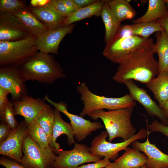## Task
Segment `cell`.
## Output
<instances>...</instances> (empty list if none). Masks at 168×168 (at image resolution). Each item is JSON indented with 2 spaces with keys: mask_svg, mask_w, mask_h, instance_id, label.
<instances>
[{
  "mask_svg": "<svg viewBox=\"0 0 168 168\" xmlns=\"http://www.w3.org/2000/svg\"><path fill=\"white\" fill-rule=\"evenodd\" d=\"M153 45L134 53L127 61L119 64L113 79L120 83L132 80L146 84L155 78L159 71L158 62L154 58Z\"/></svg>",
  "mask_w": 168,
  "mask_h": 168,
  "instance_id": "6da1fadb",
  "label": "cell"
},
{
  "mask_svg": "<svg viewBox=\"0 0 168 168\" xmlns=\"http://www.w3.org/2000/svg\"><path fill=\"white\" fill-rule=\"evenodd\" d=\"M25 81L51 84L65 74L53 56L39 51L18 66Z\"/></svg>",
  "mask_w": 168,
  "mask_h": 168,
  "instance_id": "7a4b0ae2",
  "label": "cell"
},
{
  "mask_svg": "<svg viewBox=\"0 0 168 168\" xmlns=\"http://www.w3.org/2000/svg\"><path fill=\"white\" fill-rule=\"evenodd\" d=\"M133 110V108L108 111L99 110L93 111L88 116L94 120H102L109 134V142L117 138L125 141L136 134V129L131 120Z\"/></svg>",
  "mask_w": 168,
  "mask_h": 168,
  "instance_id": "3957f363",
  "label": "cell"
},
{
  "mask_svg": "<svg viewBox=\"0 0 168 168\" xmlns=\"http://www.w3.org/2000/svg\"><path fill=\"white\" fill-rule=\"evenodd\" d=\"M77 90L80 95V99L84 105L80 115L82 117L88 115L93 111L104 110H114L128 108H134L137 105L129 94L118 98L106 97L92 93L86 83H81L77 87Z\"/></svg>",
  "mask_w": 168,
  "mask_h": 168,
  "instance_id": "277c9868",
  "label": "cell"
},
{
  "mask_svg": "<svg viewBox=\"0 0 168 168\" xmlns=\"http://www.w3.org/2000/svg\"><path fill=\"white\" fill-rule=\"evenodd\" d=\"M153 40L139 36H115L107 44L103 54L111 62L120 64L127 61L134 53L152 46Z\"/></svg>",
  "mask_w": 168,
  "mask_h": 168,
  "instance_id": "5b68a950",
  "label": "cell"
},
{
  "mask_svg": "<svg viewBox=\"0 0 168 168\" xmlns=\"http://www.w3.org/2000/svg\"><path fill=\"white\" fill-rule=\"evenodd\" d=\"M37 38L32 35L16 41H0V66L18 67L38 52Z\"/></svg>",
  "mask_w": 168,
  "mask_h": 168,
  "instance_id": "8992f818",
  "label": "cell"
},
{
  "mask_svg": "<svg viewBox=\"0 0 168 168\" xmlns=\"http://www.w3.org/2000/svg\"><path fill=\"white\" fill-rule=\"evenodd\" d=\"M149 130L141 129L134 135L129 139L119 143H113L106 141L109 134L106 131H102L92 140L89 149L91 153L109 160L115 159L119 152L125 149L134 141L147 137Z\"/></svg>",
  "mask_w": 168,
  "mask_h": 168,
  "instance_id": "52a82bcc",
  "label": "cell"
},
{
  "mask_svg": "<svg viewBox=\"0 0 168 168\" xmlns=\"http://www.w3.org/2000/svg\"><path fill=\"white\" fill-rule=\"evenodd\" d=\"M21 164L27 168H52L56 156L54 150L41 147L28 134L22 147Z\"/></svg>",
  "mask_w": 168,
  "mask_h": 168,
  "instance_id": "ba28073f",
  "label": "cell"
},
{
  "mask_svg": "<svg viewBox=\"0 0 168 168\" xmlns=\"http://www.w3.org/2000/svg\"><path fill=\"white\" fill-rule=\"evenodd\" d=\"M56 156L52 168H77L84 163L96 162L102 157L92 154L89 147L84 144L77 143L72 150H62Z\"/></svg>",
  "mask_w": 168,
  "mask_h": 168,
  "instance_id": "9c48e42d",
  "label": "cell"
},
{
  "mask_svg": "<svg viewBox=\"0 0 168 168\" xmlns=\"http://www.w3.org/2000/svg\"><path fill=\"white\" fill-rule=\"evenodd\" d=\"M44 99L68 118L74 131V137L78 141H83L92 132L103 127L99 121L91 122L80 115L70 113L67 110L66 104L63 102H55L50 100L47 95Z\"/></svg>",
  "mask_w": 168,
  "mask_h": 168,
  "instance_id": "30bf717a",
  "label": "cell"
},
{
  "mask_svg": "<svg viewBox=\"0 0 168 168\" xmlns=\"http://www.w3.org/2000/svg\"><path fill=\"white\" fill-rule=\"evenodd\" d=\"M28 134L27 124L24 120L12 130L5 140L0 143V154L20 163L23 156V143Z\"/></svg>",
  "mask_w": 168,
  "mask_h": 168,
  "instance_id": "8fae6325",
  "label": "cell"
},
{
  "mask_svg": "<svg viewBox=\"0 0 168 168\" xmlns=\"http://www.w3.org/2000/svg\"><path fill=\"white\" fill-rule=\"evenodd\" d=\"M0 87L11 95L13 100L28 95V90L18 67L0 66Z\"/></svg>",
  "mask_w": 168,
  "mask_h": 168,
  "instance_id": "7c38bea8",
  "label": "cell"
},
{
  "mask_svg": "<svg viewBox=\"0 0 168 168\" xmlns=\"http://www.w3.org/2000/svg\"><path fill=\"white\" fill-rule=\"evenodd\" d=\"M32 35L14 16L0 12V41H16Z\"/></svg>",
  "mask_w": 168,
  "mask_h": 168,
  "instance_id": "4fadbf2b",
  "label": "cell"
},
{
  "mask_svg": "<svg viewBox=\"0 0 168 168\" xmlns=\"http://www.w3.org/2000/svg\"><path fill=\"white\" fill-rule=\"evenodd\" d=\"M45 101L44 99L35 98L28 95L18 100H13L15 115L23 116L27 125L35 121L44 111L51 106Z\"/></svg>",
  "mask_w": 168,
  "mask_h": 168,
  "instance_id": "5bb4252c",
  "label": "cell"
},
{
  "mask_svg": "<svg viewBox=\"0 0 168 168\" xmlns=\"http://www.w3.org/2000/svg\"><path fill=\"white\" fill-rule=\"evenodd\" d=\"M124 84L132 99L139 103L151 117H157L164 124L168 125V117L163 113L159 105L153 100L145 89L137 86L132 80L125 81Z\"/></svg>",
  "mask_w": 168,
  "mask_h": 168,
  "instance_id": "9a60e30c",
  "label": "cell"
},
{
  "mask_svg": "<svg viewBox=\"0 0 168 168\" xmlns=\"http://www.w3.org/2000/svg\"><path fill=\"white\" fill-rule=\"evenodd\" d=\"M75 24L60 27L49 30L46 33L37 38L36 46L39 51L57 54L60 42L67 34L71 33Z\"/></svg>",
  "mask_w": 168,
  "mask_h": 168,
  "instance_id": "2e32d148",
  "label": "cell"
},
{
  "mask_svg": "<svg viewBox=\"0 0 168 168\" xmlns=\"http://www.w3.org/2000/svg\"><path fill=\"white\" fill-rule=\"evenodd\" d=\"M150 133L149 131L146 141L141 142L136 140L131 143L132 146L146 156L147 161L145 166L147 168H168V154L151 143L149 139Z\"/></svg>",
  "mask_w": 168,
  "mask_h": 168,
  "instance_id": "e0dca14e",
  "label": "cell"
},
{
  "mask_svg": "<svg viewBox=\"0 0 168 168\" xmlns=\"http://www.w3.org/2000/svg\"><path fill=\"white\" fill-rule=\"evenodd\" d=\"M29 10L45 25L49 30L64 26L67 17L58 13L46 2L43 5L29 6Z\"/></svg>",
  "mask_w": 168,
  "mask_h": 168,
  "instance_id": "ac0fdd59",
  "label": "cell"
},
{
  "mask_svg": "<svg viewBox=\"0 0 168 168\" xmlns=\"http://www.w3.org/2000/svg\"><path fill=\"white\" fill-rule=\"evenodd\" d=\"M54 111V122L49 146L54 149L55 154H58L62 149H60L59 143L56 142L57 138L62 134L66 135L68 144L71 146L75 143L74 139V133L71 123L66 122L62 118L60 112L55 108Z\"/></svg>",
  "mask_w": 168,
  "mask_h": 168,
  "instance_id": "d6986e66",
  "label": "cell"
},
{
  "mask_svg": "<svg viewBox=\"0 0 168 168\" xmlns=\"http://www.w3.org/2000/svg\"><path fill=\"white\" fill-rule=\"evenodd\" d=\"M164 30L156 21L141 22L121 26L115 36L135 35L149 38L150 35L153 33Z\"/></svg>",
  "mask_w": 168,
  "mask_h": 168,
  "instance_id": "ffe728a7",
  "label": "cell"
},
{
  "mask_svg": "<svg viewBox=\"0 0 168 168\" xmlns=\"http://www.w3.org/2000/svg\"><path fill=\"white\" fill-rule=\"evenodd\" d=\"M146 86L152 92L161 108L168 100V71L159 72Z\"/></svg>",
  "mask_w": 168,
  "mask_h": 168,
  "instance_id": "44dd1931",
  "label": "cell"
},
{
  "mask_svg": "<svg viewBox=\"0 0 168 168\" xmlns=\"http://www.w3.org/2000/svg\"><path fill=\"white\" fill-rule=\"evenodd\" d=\"M152 49L158 55L159 73L168 71V34L165 30L156 33Z\"/></svg>",
  "mask_w": 168,
  "mask_h": 168,
  "instance_id": "7402d4cb",
  "label": "cell"
},
{
  "mask_svg": "<svg viewBox=\"0 0 168 168\" xmlns=\"http://www.w3.org/2000/svg\"><path fill=\"white\" fill-rule=\"evenodd\" d=\"M100 16L105 28V41L108 44L114 38L121 25L120 22L111 11L107 0L102 5Z\"/></svg>",
  "mask_w": 168,
  "mask_h": 168,
  "instance_id": "603a6c76",
  "label": "cell"
},
{
  "mask_svg": "<svg viewBox=\"0 0 168 168\" xmlns=\"http://www.w3.org/2000/svg\"><path fill=\"white\" fill-rule=\"evenodd\" d=\"M125 152L114 161L120 168H133L145 165L147 157L134 148L127 147Z\"/></svg>",
  "mask_w": 168,
  "mask_h": 168,
  "instance_id": "cb8c5ba5",
  "label": "cell"
},
{
  "mask_svg": "<svg viewBox=\"0 0 168 168\" xmlns=\"http://www.w3.org/2000/svg\"><path fill=\"white\" fill-rule=\"evenodd\" d=\"M12 15L17 17L30 32L37 38L44 34L49 30L48 28L39 21L29 10V9L18 13Z\"/></svg>",
  "mask_w": 168,
  "mask_h": 168,
  "instance_id": "d4e9b609",
  "label": "cell"
},
{
  "mask_svg": "<svg viewBox=\"0 0 168 168\" xmlns=\"http://www.w3.org/2000/svg\"><path fill=\"white\" fill-rule=\"evenodd\" d=\"M148 7L142 16L132 21L133 24L156 21L165 16L168 11L165 0H149Z\"/></svg>",
  "mask_w": 168,
  "mask_h": 168,
  "instance_id": "484cf974",
  "label": "cell"
},
{
  "mask_svg": "<svg viewBox=\"0 0 168 168\" xmlns=\"http://www.w3.org/2000/svg\"><path fill=\"white\" fill-rule=\"evenodd\" d=\"M104 1L97 0L89 6L79 9L67 17L64 26L69 25L76 22L91 17L93 16H100Z\"/></svg>",
  "mask_w": 168,
  "mask_h": 168,
  "instance_id": "4316f807",
  "label": "cell"
},
{
  "mask_svg": "<svg viewBox=\"0 0 168 168\" xmlns=\"http://www.w3.org/2000/svg\"><path fill=\"white\" fill-rule=\"evenodd\" d=\"M109 6L119 21L121 22L125 20L133 18L136 12L130 4V0H107Z\"/></svg>",
  "mask_w": 168,
  "mask_h": 168,
  "instance_id": "83f0119b",
  "label": "cell"
},
{
  "mask_svg": "<svg viewBox=\"0 0 168 168\" xmlns=\"http://www.w3.org/2000/svg\"><path fill=\"white\" fill-rule=\"evenodd\" d=\"M27 128L28 134L41 147L54 150L49 146L46 133L36 122H33L27 125Z\"/></svg>",
  "mask_w": 168,
  "mask_h": 168,
  "instance_id": "f1b7e54d",
  "label": "cell"
},
{
  "mask_svg": "<svg viewBox=\"0 0 168 168\" xmlns=\"http://www.w3.org/2000/svg\"><path fill=\"white\" fill-rule=\"evenodd\" d=\"M46 133L49 143L52 135L54 122V109L51 106L44 111L35 121Z\"/></svg>",
  "mask_w": 168,
  "mask_h": 168,
  "instance_id": "f546056e",
  "label": "cell"
},
{
  "mask_svg": "<svg viewBox=\"0 0 168 168\" xmlns=\"http://www.w3.org/2000/svg\"><path fill=\"white\" fill-rule=\"evenodd\" d=\"M29 6L23 1L19 0H0V12L11 14L18 13L27 10Z\"/></svg>",
  "mask_w": 168,
  "mask_h": 168,
  "instance_id": "4dcf8cb0",
  "label": "cell"
},
{
  "mask_svg": "<svg viewBox=\"0 0 168 168\" xmlns=\"http://www.w3.org/2000/svg\"><path fill=\"white\" fill-rule=\"evenodd\" d=\"M15 116L12 103L9 101L3 110L0 112V120L9 125L13 130L16 128L19 124Z\"/></svg>",
  "mask_w": 168,
  "mask_h": 168,
  "instance_id": "1f68e13d",
  "label": "cell"
},
{
  "mask_svg": "<svg viewBox=\"0 0 168 168\" xmlns=\"http://www.w3.org/2000/svg\"><path fill=\"white\" fill-rule=\"evenodd\" d=\"M46 3L53 7L58 13L66 17L72 13L66 6L63 0H51L46 2Z\"/></svg>",
  "mask_w": 168,
  "mask_h": 168,
  "instance_id": "d6a6232c",
  "label": "cell"
},
{
  "mask_svg": "<svg viewBox=\"0 0 168 168\" xmlns=\"http://www.w3.org/2000/svg\"><path fill=\"white\" fill-rule=\"evenodd\" d=\"M149 132H160L168 138V125L159 122L157 120L153 121L149 126Z\"/></svg>",
  "mask_w": 168,
  "mask_h": 168,
  "instance_id": "836d02e7",
  "label": "cell"
},
{
  "mask_svg": "<svg viewBox=\"0 0 168 168\" xmlns=\"http://www.w3.org/2000/svg\"><path fill=\"white\" fill-rule=\"evenodd\" d=\"M0 164L6 168H27L14 160L4 157L0 158Z\"/></svg>",
  "mask_w": 168,
  "mask_h": 168,
  "instance_id": "e575fe53",
  "label": "cell"
},
{
  "mask_svg": "<svg viewBox=\"0 0 168 168\" xmlns=\"http://www.w3.org/2000/svg\"><path fill=\"white\" fill-rule=\"evenodd\" d=\"M110 162L109 159L104 158L93 163L83 165L77 168H102L106 167Z\"/></svg>",
  "mask_w": 168,
  "mask_h": 168,
  "instance_id": "d590c367",
  "label": "cell"
},
{
  "mask_svg": "<svg viewBox=\"0 0 168 168\" xmlns=\"http://www.w3.org/2000/svg\"><path fill=\"white\" fill-rule=\"evenodd\" d=\"M12 129L5 123L1 121L0 124V143L5 140Z\"/></svg>",
  "mask_w": 168,
  "mask_h": 168,
  "instance_id": "8d00e7d4",
  "label": "cell"
},
{
  "mask_svg": "<svg viewBox=\"0 0 168 168\" xmlns=\"http://www.w3.org/2000/svg\"><path fill=\"white\" fill-rule=\"evenodd\" d=\"M10 93L7 90L0 87V112L3 110L9 101L7 96Z\"/></svg>",
  "mask_w": 168,
  "mask_h": 168,
  "instance_id": "74e56055",
  "label": "cell"
},
{
  "mask_svg": "<svg viewBox=\"0 0 168 168\" xmlns=\"http://www.w3.org/2000/svg\"><path fill=\"white\" fill-rule=\"evenodd\" d=\"M96 1V0H72L78 9L89 6Z\"/></svg>",
  "mask_w": 168,
  "mask_h": 168,
  "instance_id": "f35d334b",
  "label": "cell"
},
{
  "mask_svg": "<svg viewBox=\"0 0 168 168\" xmlns=\"http://www.w3.org/2000/svg\"><path fill=\"white\" fill-rule=\"evenodd\" d=\"M156 21L160 24L168 34V12L165 16Z\"/></svg>",
  "mask_w": 168,
  "mask_h": 168,
  "instance_id": "ab89813d",
  "label": "cell"
},
{
  "mask_svg": "<svg viewBox=\"0 0 168 168\" xmlns=\"http://www.w3.org/2000/svg\"><path fill=\"white\" fill-rule=\"evenodd\" d=\"M63 2L66 6L72 13L79 9L72 0H63Z\"/></svg>",
  "mask_w": 168,
  "mask_h": 168,
  "instance_id": "60d3db41",
  "label": "cell"
},
{
  "mask_svg": "<svg viewBox=\"0 0 168 168\" xmlns=\"http://www.w3.org/2000/svg\"><path fill=\"white\" fill-rule=\"evenodd\" d=\"M161 109L165 115L168 117V100L161 107Z\"/></svg>",
  "mask_w": 168,
  "mask_h": 168,
  "instance_id": "b9f144b4",
  "label": "cell"
},
{
  "mask_svg": "<svg viewBox=\"0 0 168 168\" xmlns=\"http://www.w3.org/2000/svg\"><path fill=\"white\" fill-rule=\"evenodd\" d=\"M105 168H120L119 166L114 162H110L107 166L105 167Z\"/></svg>",
  "mask_w": 168,
  "mask_h": 168,
  "instance_id": "7bdbcfd3",
  "label": "cell"
},
{
  "mask_svg": "<svg viewBox=\"0 0 168 168\" xmlns=\"http://www.w3.org/2000/svg\"><path fill=\"white\" fill-rule=\"evenodd\" d=\"M166 0V4L167 8L168 11V0Z\"/></svg>",
  "mask_w": 168,
  "mask_h": 168,
  "instance_id": "ee69618b",
  "label": "cell"
},
{
  "mask_svg": "<svg viewBox=\"0 0 168 168\" xmlns=\"http://www.w3.org/2000/svg\"><path fill=\"white\" fill-rule=\"evenodd\" d=\"M147 168L146 167V166L145 165L144 166H141V167H135V168Z\"/></svg>",
  "mask_w": 168,
  "mask_h": 168,
  "instance_id": "f6af8a7d",
  "label": "cell"
}]
</instances>
